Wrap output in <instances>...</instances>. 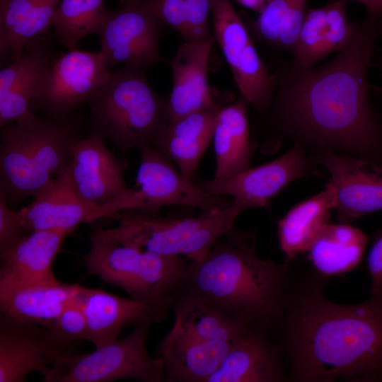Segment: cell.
<instances>
[{
    "mask_svg": "<svg viewBox=\"0 0 382 382\" xmlns=\"http://www.w3.org/2000/svg\"><path fill=\"white\" fill-rule=\"evenodd\" d=\"M382 16L367 14L349 45L318 68L279 59L270 71L268 107L276 128L316 142L369 151L382 143V129L371 110L367 74Z\"/></svg>",
    "mask_w": 382,
    "mask_h": 382,
    "instance_id": "obj_1",
    "label": "cell"
},
{
    "mask_svg": "<svg viewBox=\"0 0 382 382\" xmlns=\"http://www.w3.org/2000/svg\"><path fill=\"white\" fill-rule=\"evenodd\" d=\"M277 324L295 381H382V292L343 306L308 287Z\"/></svg>",
    "mask_w": 382,
    "mask_h": 382,
    "instance_id": "obj_2",
    "label": "cell"
},
{
    "mask_svg": "<svg viewBox=\"0 0 382 382\" xmlns=\"http://www.w3.org/2000/svg\"><path fill=\"white\" fill-rule=\"evenodd\" d=\"M255 248V234L234 224L203 260L185 262L173 294L196 298L245 327L270 332L286 307L288 267L258 257Z\"/></svg>",
    "mask_w": 382,
    "mask_h": 382,
    "instance_id": "obj_3",
    "label": "cell"
},
{
    "mask_svg": "<svg viewBox=\"0 0 382 382\" xmlns=\"http://www.w3.org/2000/svg\"><path fill=\"white\" fill-rule=\"evenodd\" d=\"M78 123L33 113L1 127L0 194L8 204L33 197L66 171L81 139Z\"/></svg>",
    "mask_w": 382,
    "mask_h": 382,
    "instance_id": "obj_4",
    "label": "cell"
},
{
    "mask_svg": "<svg viewBox=\"0 0 382 382\" xmlns=\"http://www.w3.org/2000/svg\"><path fill=\"white\" fill-rule=\"evenodd\" d=\"M147 70L125 65L111 72L91 98L90 134L126 154L148 144L163 154L170 121L168 98L149 86Z\"/></svg>",
    "mask_w": 382,
    "mask_h": 382,
    "instance_id": "obj_5",
    "label": "cell"
},
{
    "mask_svg": "<svg viewBox=\"0 0 382 382\" xmlns=\"http://www.w3.org/2000/svg\"><path fill=\"white\" fill-rule=\"evenodd\" d=\"M248 209L244 202L233 199L226 209L202 212L197 216L162 218L125 211L112 217L119 222L117 226L104 230L113 240L146 252L200 261Z\"/></svg>",
    "mask_w": 382,
    "mask_h": 382,
    "instance_id": "obj_6",
    "label": "cell"
},
{
    "mask_svg": "<svg viewBox=\"0 0 382 382\" xmlns=\"http://www.w3.org/2000/svg\"><path fill=\"white\" fill-rule=\"evenodd\" d=\"M89 236L91 248L84 256L88 274L120 287L134 299L172 297L185 264L180 257L160 255L119 243L101 228Z\"/></svg>",
    "mask_w": 382,
    "mask_h": 382,
    "instance_id": "obj_7",
    "label": "cell"
},
{
    "mask_svg": "<svg viewBox=\"0 0 382 382\" xmlns=\"http://www.w3.org/2000/svg\"><path fill=\"white\" fill-rule=\"evenodd\" d=\"M140 164L134 184L112 201L95 208L88 223L111 218L121 212L156 215L168 205H183L207 212L231 206L222 196L209 195L175 168L173 162L153 146L139 147Z\"/></svg>",
    "mask_w": 382,
    "mask_h": 382,
    "instance_id": "obj_8",
    "label": "cell"
},
{
    "mask_svg": "<svg viewBox=\"0 0 382 382\" xmlns=\"http://www.w3.org/2000/svg\"><path fill=\"white\" fill-rule=\"evenodd\" d=\"M153 323L135 325L126 337L93 352L81 353L54 364L44 382H110L137 379L166 382L163 361L151 358L146 347L147 335Z\"/></svg>",
    "mask_w": 382,
    "mask_h": 382,
    "instance_id": "obj_9",
    "label": "cell"
},
{
    "mask_svg": "<svg viewBox=\"0 0 382 382\" xmlns=\"http://www.w3.org/2000/svg\"><path fill=\"white\" fill-rule=\"evenodd\" d=\"M81 353L79 341L1 313L0 382H23L33 371L44 378L54 364Z\"/></svg>",
    "mask_w": 382,
    "mask_h": 382,
    "instance_id": "obj_10",
    "label": "cell"
},
{
    "mask_svg": "<svg viewBox=\"0 0 382 382\" xmlns=\"http://www.w3.org/2000/svg\"><path fill=\"white\" fill-rule=\"evenodd\" d=\"M211 13L214 40L231 68L241 97L255 110L263 111L271 102L272 77L241 16L230 0H212Z\"/></svg>",
    "mask_w": 382,
    "mask_h": 382,
    "instance_id": "obj_11",
    "label": "cell"
},
{
    "mask_svg": "<svg viewBox=\"0 0 382 382\" xmlns=\"http://www.w3.org/2000/svg\"><path fill=\"white\" fill-rule=\"evenodd\" d=\"M110 74L99 53L70 50L53 63L30 103V109L40 110L46 118L69 120Z\"/></svg>",
    "mask_w": 382,
    "mask_h": 382,
    "instance_id": "obj_12",
    "label": "cell"
},
{
    "mask_svg": "<svg viewBox=\"0 0 382 382\" xmlns=\"http://www.w3.org/2000/svg\"><path fill=\"white\" fill-rule=\"evenodd\" d=\"M159 23L141 4H120L110 11L97 34L102 60L110 70L119 63L149 70L161 60Z\"/></svg>",
    "mask_w": 382,
    "mask_h": 382,
    "instance_id": "obj_13",
    "label": "cell"
},
{
    "mask_svg": "<svg viewBox=\"0 0 382 382\" xmlns=\"http://www.w3.org/2000/svg\"><path fill=\"white\" fill-rule=\"evenodd\" d=\"M78 302L87 320V340L96 349L116 341L128 325H137L144 321H163L173 308L172 297L153 300L127 299L100 289L83 286Z\"/></svg>",
    "mask_w": 382,
    "mask_h": 382,
    "instance_id": "obj_14",
    "label": "cell"
},
{
    "mask_svg": "<svg viewBox=\"0 0 382 382\" xmlns=\"http://www.w3.org/2000/svg\"><path fill=\"white\" fill-rule=\"evenodd\" d=\"M307 172V163L301 146L267 163L248 168L231 177L194 182L205 192L229 196L244 202L249 209L267 207L272 199L286 185Z\"/></svg>",
    "mask_w": 382,
    "mask_h": 382,
    "instance_id": "obj_15",
    "label": "cell"
},
{
    "mask_svg": "<svg viewBox=\"0 0 382 382\" xmlns=\"http://www.w3.org/2000/svg\"><path fill=\"white\" fill-rule=\"evenodd\" d=\"M57 57L45 33L31 40L18 58L1 69V127L33 113L30 103Z\"/></svg>",
    "mask_w": 382,
    "mask_h": 382,
    "instance_id": "obj_16",
    "label": "cell"
},
{
    "mask_svg": "<svg viewBox=\"0 0 382 382\" xmlns=\"http://www.w3.org/2000/svg\"><path fill=\"white\" fill-rule=\"evenodd\" d=\"M322 163L329 171L335 199L334 209L345 222L382 210V170L369 161L327 154Z\"/></svg>",
    "mask_w": 382,
    "mask_h": 382,
    "instance_id": "obj_17",
    "label": "cell"
},
{
    "mask_svg": "<svg viewBox=\"0 0 382 382\" xmlns=\"http://www.w3.org/2000/svg\"><path fill=\"white\" fill-rule=\"evenodd\" d=\"M66 172L77 192L97 207L127 188L121 162L96 136L81 138L75 144Z\"/></svg>",
    "mask_w": 382,
    "mask_h": 382,
    "instance_id": "obj_18",
    "label": "cell"
},
{
    "mask_svg": "<svg viewBox=\"0 0 382 382\" xmlns=\"http://www.w3.org/2000/svg\"><path fill=\"white\" fill-rule=\"evenodd\" d=\"M214 38L181 45L170 61L173 87L168 97L170 121L221 103L208 83V65Z\"/></svg>",
    "mask_w": 382,
    "mask_h": 382,
    "instance_id": "obj_19",
    "label": "cell"
},
{
    "mask_svg": "<svg viewBox=\"0 0 382 382\" xmlns=\"http://www.w3.org/2000/svg\"><path fill=\"white\" fill-rule=\"evenodd\" d=\"M347 0H331L324 6L306 10L300 28L293 62L311 68L331 52H341L352 42L358 23L347 17Z\"/></svg>",
    "mask_w": 382,
    "mask_h": 382,
    "instance_id": "obj_20",
    "label": "cell"
},
{
    "mask_svg": "<svg viewBox=\"0 0 382 382\" xmlns=\"http://www.w3.org/2000/svg\"><path fill=\"white\" fill-rule=\"evenodd\" d=\"M284 379L281 352L269 332L249 328L231 345L208 382H277Z\"/></svg>",
    "mask_w": 382,
    "mask_h": 382,
    "instance_id": "obj_21",
    "label": "cell"
},
{
    "mask_svg": "<svg viewBox=\"0 0 382 382\" xmlns=\"http://www.w3.org/2000/svg\"><path fill=\"white\" fill-rule=\"evenodd\" d=\"M81 288L57 279L35 283L0 280L1 313L47 328L78 300Z\"/></svg>",
    "mask_w": 382,
    "mask_h": 382,
    "instance_id": "obj_22",
    "label": "cell"
},
{
    "mask_svg": "<svg viewBox=\"0 0 382 382\" xmlns=\"http://www.w3.org/2000/svg\"><path fill=\"white\" fill-rule=\"evenodd\" d=\"M33 202L20 211L28 233L45 230L73 232L97 207L84 199L75 190L66 171L33 196Z\"/></svg>",
    "mask_w": 382,
    "mask_h": 382,
    "instance_id": "obj_23",
    "label": "cell"
},
{
    "mask_svg": "<svg viewBox=\"0 0 382 382\" xmlns=\"http://www.w3.org/2000/svg\"><path fill=\"white\" fill-rule=\"evenodd\" d=\"M233 342L204 341L173 326L158 345L166 382H208Z\"/></svg>",
    "mask_w": 382,
    "mask_h": 382,
    "instance_id": "obj_24",
    "label": "cell"
},
{
    "mask_svg": "<svg viewBox=\"0 0 382 382\" xmlns=\"http://www.w3.org/2000/svg\"><path fill=\"white\" fill-rule=\"evenodd\" d=\"M71 233L63 230L32 232L1 251L0 280L18 283L56 280L53 264Z\"/></svg>",
    "mask_w": 382,
    "mask_h": 382,
    "instance_id": "obj_25",
    "label": "cell"
},
{
    "mask_svg": "<svg viewBox=\"0 0 382 382\" xmlns=\"http://www.w3.org/2000/svg\"><path fill=\"white\" fill-rule=\"evenodd\" d=\"M61 1L0 0L1 66L16 60L31 40L47 33Z\"/></svg>",
    "mask_w": 382,
    "mask_h": 382,
    "instance_id": "obj_26",
    "label": "cell"
},
{
    "mask_svg": "<svg viewBox=\"0 0 382 382\" xmlns=\"http://www.w3.org/2000/svg\"><path fill=\"white\" fill-rule=\"evenodd\" d=\"M248 104L241 97L219 110L213 134L214 178L224 179L250 168L255 144L250 140Z\"/></svg>",
    "mask_w": 382,
    "mask_h": 382,
    "instance_id": "obj_27",
    "label": "cell"
},
{
    "mask_svg": "<svg viewBox=\"0 0 382 382\" xmlns=\"http://www.w3.org/2000/svg\"><path fill=\"white\" fill-rule=\"evenodd\" d=\"M224 105L195 111L169 122L163 154L183 175L193 181L197 178L199 161L212 140L218 112Z\"/></svg>",
    "mask_w": 382,
    "mask_h": 382,
    "instance_id": "obj_28",
    "label": "cell"
},
{
    "mask_svg": "<svg viewBox=\"0 0 382 382\" xmlns=\"http://www.w3.org/2000/svg\"><path fill=\"white\" fill-rule=\"evenodd\" d=\"M334 190L325 189L293 207L278 223L279 245L287 264L297 254L307 251L322 228L328 224L335 208Z\"/></svg>",
    "mask_w": 382,
    "mask_h": 382,
    "instance_id": "obj_29",
    "label": "cell"
},
{
    "mask_svg": "<svg viewBox=\"0 0 382 382\" xmlns=\"http://www.w3.org/2000/svg\"><path fill=\"white\" fill-rule=\"evenodd\" d=\"M367 244L366 236L347 224L325 225L308 249V257L318 271L340 274L354 269Z\"/></svg>",
    "mask_w": 382,
    "mask_h": 382,
    "instance_id": "obj_30",
    "label": "cell"
},
{
    "mask_svg": "<svg viewBox=\"0 0 382 382\" xmlns=\"http://www.w3.org/2000/svg\"><path fill=\"white\" fill-rule=\"evenodd\" d=\"M306 1L272 0L255 21L243 20L253 40L293 54L306 11Z\"/></svg>",
    "mask_w": 382,
    "mask_h": 382,
    "instance_id": "obj_31",
    "label": "cell"
},
{
    "mask_svg": "<svg viewBox=\"0 0 382 382\" xmlns=\"http://www.w3.org/2000/svg\"><path fill=\"white\" fill-rule=\"evenodd\" d=\"M173 326L197 339L214 342H233L249 328L241 325L204 302L173 294Z\"/></svg>",
    "mask_w": 382,
    "mask_h": 382,
    "instance_id": "obj_32",
    "label": "cell"
},
{
    "mask_svg": "<svg viewBox=\"0 0 382 382\" xmlns=\"http://www.w3.org/2000/svg\"><path fill=\"white\" fill-rule=\"evenodd\" d=\"M212 1L144 0L141 6L185 41L204 42L214 38L209 26Z\"/></svg>",
    "mask_w": 382,
    "mask_h": 382,
    "instance_id": "obj_33",
    "label": "cell"
},
{
    "mask_svg": "<svg viewBox=\"0 0 382 382\" xmlns=\"http://www.w3.org/2000/svg\"><path fill=\"white\" fill-rule=\"evenodd\" d=\"M104 4L105 0H62L52 20L57 40L70 50L86 35L98 34L109 11Z\"/></svg>",
    "mask_w": 382,
    "mask_h": 382,
    "instance_id": "obj_34",
    "label": "cell"
},
{
    "mask_svg": "<svg viewBox=\"0 0 382 382\" xmlns=\"http://www.w3.org/2000/svg\"><path fill=\"white\" fill-rule=\"evenodd\" d=\"M47 329L69 340H87V320L78 300L66 307Z\"/></svg>",
    "mask_w": 382,
    "mask_h": 382,
    "instance_id": "obj_35",
    "label": "cell"
},
{
    "mask_svg": "<svg viewBox=\"0 0 382 382\" xmlns=\"http://www.w3.org/2000/svg\"><path fill=\"white\" fill-rule=\"evenodd\" d=\"M24 229L20 211H13L0 194V252L28 235Z\"/></svg>",
    "mask_w": 382,
    "mask_h": 382,
    "instance_id": "obj_36",
    "label": "cell"
},
{
    "mask_svg": "<svg viewBox=\"0 0 382 382\" xmlns=\"http://www.w3.org/2000/svg\"><path fill=\"white\" fill-rule=\"evenodd\" d=\"M367 264L371 279V294L382 292V231L376 237L368 255Z\"/></svg>",
    "mask_w": 382,
    "mask_h": 382,
    "instance_id": "obj_37",
    "label": "cell"
},
{
    "mask_svg": "<svg viewBox=\"0 0 382 382\" xmlns=\"http://www.w3.org/2000/svg\"><path fill=\"white\" fill-rule=\"evenodd\" d=\"M349 1V0H347ZM362 4L367 9V14L382 16V0H352Z\"/></svg>",
    "mask_w": 382,
    "mask_h": 382,
    "instance_id": "obj_38",
    "label": "cell"
},
{
    "mask_svg": "<svg viewBox=\"0 0 382 382\" xmlns=\"http://www.w3.org/2000/svg\"><path fill=\"white\" fill-rule=\"evenodd\" d=\"M245 8L261 13L272 0H235Z\"/></svg>",
    "mask_w": 382,
    "mask_h": 382,
    "instance_id": "obj_39",
    "label": "cell"
},
{
    "mask_svg": "<svg viewBox=\"0 0 382 382\" xmlns=\"http://www.w3.org/2000/svg\"><path fill=\"white\" fill-rule=\"evenodd\" d=\"M371 65H373L378 71L382 81V58L378 59L374 64H371Z\"/></svg>",
    "mask_w": 382,
    "mask_h": 382,
    "instance_id": "obj_40",
    "label": "cell"
},
{
    "mask_svg": "<svg viewBox=\"0 0 382 382\" xmlns=\"http://www.w3.org/2000/svg\"><path fill=\"white\" fill-rule=\"evenodd\" d=\"M144 0H120V4H141Z\"/></svg>",
    "mask_w": 382,
    "mask_h": 382,
    "instance_id": "obj_41",
    "label": "cell"
}]
</instances>
